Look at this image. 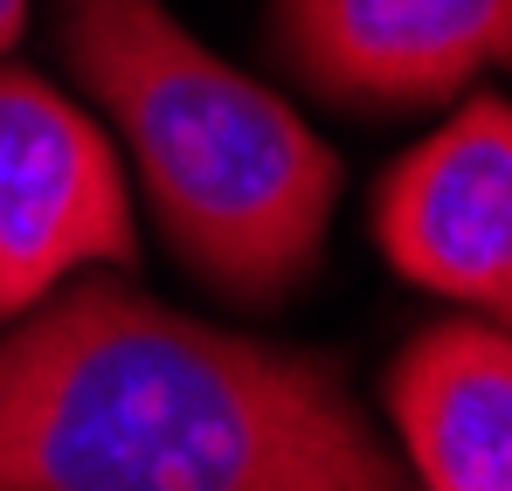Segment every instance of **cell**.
I'll return each mask as SVG.
<instances>
[{
	"mask_svg": "<svg viewBox=\"0 0 512 491\" xmlns=\"http://www.w3.org/2000/svg\"><path fill=\"white\" fill-rule=\"evenodd\" d=\"M0 491H416L319 353L84 277L0 339Z\"/></svg>",
	"mask_w": 512,
	"mask_h": 491,
	"instance_id": "1",
	"label": "cell"
},
{
	"mask_svg": "<svg viewBox=\"0 0 512 491\" xmlns=\"http://www.w3.org/2000/svg\"><path fill=\"white\" fill-rule=\"evenodd\" d=\"M388 415L416 491H512V332L423 326L388 367Z\"/></svg>",
	"mask_w": 512,
	"mask_h": 491,
	"instance_id": "6",
	"label": "cell"
},
{
	"mask_svg": "<svg viewBox=\"0 0 512 491\" xmlns=\"http://www.w3.org/2000/svg\"><path fill=\"white\" fill-rule=\"evenodd\" d=\"M21 21H28V0H0V49L21 35Z\"/></svg>",
	"mask_w": 512,
	"mask_h": 491,
	"instance_id": "7",
	"label": "cell"
},
{
	"mask_svg": "<svg viewBox=\"0 0 512 491\" xmlns=\"http://www.w3.org/2000/svg\"><path fill=\"white\" fill-rule=\"evenodd\" d=\"M381 256L429 298L512 326V104L471 97L429 146L388 166L367 215Z\"/></svg>",
	"mask_w": 512,
	"mask_h": 491,
	"instance_id": "4",
	"label": "cell"
},
{
	"mask_svg": "<svg viewBox=\"0 0 512 491\" xmlns=\"http://www.w3.org/2000/svg\"><path fill=\"white\" fill-rule=\"evenodd\" d=\"M63 56L125 132L173 256L236 305H284L340 201V160L298 111L208 56L160 0H63Z\"/></svg>",
	"mask_w": 512,
	"mask_h": 491,
	"instance_id": "2",
	"label": "cell"
},
{
	"mask_svg": "<svg viewBox=\"0 0 512 491\" xmlns=\"http://www.w3.org/2000/svg\"><path fill=\"white\" fill-rule=\"evenodd\" d=\"M270 35L346 111H416L512 70V0H277Z\"/></svg>",
	"mask_w": 512,
	"mask_h": 491,
	"instance_id": "5",
	"label": "cell"
},
{
	"mask_svg": "<svg viewBox=\"0 0 512 491\" xmlns=\"http://www.w3.org/2000/svg\"><path fill=\"white\" fill-rule=\"evenodd\" d=\"M90 263H139L111 139L28 70H0V319Z\"/></svg>",
	"mask_w": 512,
	"mask_h": 491,
	"instance_id": "3",
	"label": "cell"
}]
</instances>
